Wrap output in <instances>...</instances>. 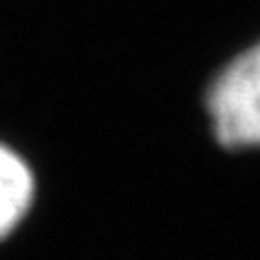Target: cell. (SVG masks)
Listing matches in <instances>:
<instances>
[{"mask_svg": "<svg viewBox=\"0 0 260 260\" xmlns=\"http://www.w3.org/2000/svg\"><path fill=\"white\" fill-rule=\"evenodd\" d=\"M205 111L224 149H260V39L212 77L205 89Z\"/></svg>", "mask_w": 260, "mask_h": 260, "instance_id": "cell-1", "label": "cell"}, {"mask_svg": "<svg viewBox=\"0 0 260 260\" xmlns=\"http://www.w3.org/2000/svg\"><path fill=\"white\" fill-rule=\"evenodd\" d=\"M34 200V174L15 149L0 142V239L17 229Z\"/></svg>", "mask_w": 260, "mask_h": 260, "instance_id": "cell-2", "label": "cell"}]
</instances>
